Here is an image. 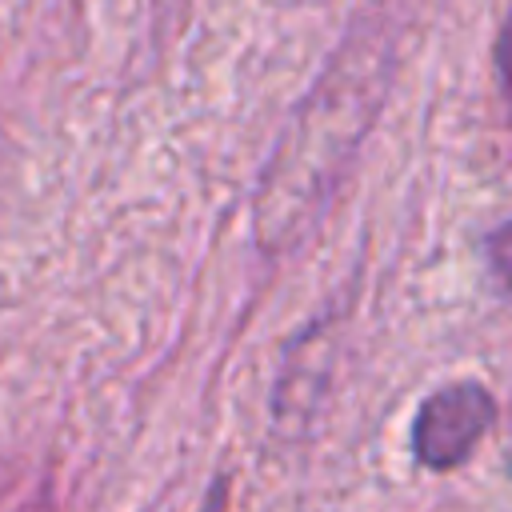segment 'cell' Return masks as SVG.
<instances>
[{
    "instance_id": "cell-1",
    "label": "cell",
    "mask_w": 512,
    "mask_h": 512,
    "mask_svg": "<svg viewBox=\"0 0 512 512\" xmlns=\"http://www.w3.org/2000/svg\"><path fill=\"white\" fill-rule=\"evenodd\" d=\"M400 36V4L364 8L272 144L252 200V236L268 260L288 256L316 232L356 168L400 72Z\"/></svg>"
},
{
    "instance_id": "cell-2",
    "label": "cell",
    "mask_w": 512,
    "mask_h": 512,
    "mask_svg": "<svg viewBox=\"0 0 512 512\" xmlns=\"http://www.w3.org/2000/svg\"><path fill=\"white\" fill-rule=\"evenodd\" d=\"M496 424V396L476 380H456L428 392L412 416V456L428 472H456Z\"/></svg>"
},
{
    "instance_id": "cell-3",
    "label": "cell",
    "mask_w": 512,
    "mask_h": 512,
    "mask_svg": "<svg viewBox=\"0 0 512 512\" xmlns=\"http://www.w3.org/2000/svg\"><path fill=\"white\" fill-rule=\"evenodd\" d=\"M484 264H488L500 296L512 304V220L484 236Z\"/></svg>"
},
{
    "instance_id": "cell-4",
    "label": "cell",
    "mask_w": 512,
    "mask_h": 512,
    "mask_svg": "<svg viewBox=\"0 0 512 512\" xmlns=\"http://www.w3.org/2000/svg\"><path fill=\"white\" fill-rule=\"evenodd\" d=\"M492 60H496V84H500V96H504V108L512 116V8L496 32V48H492Z\"/></svg>"
}]
</instances>
